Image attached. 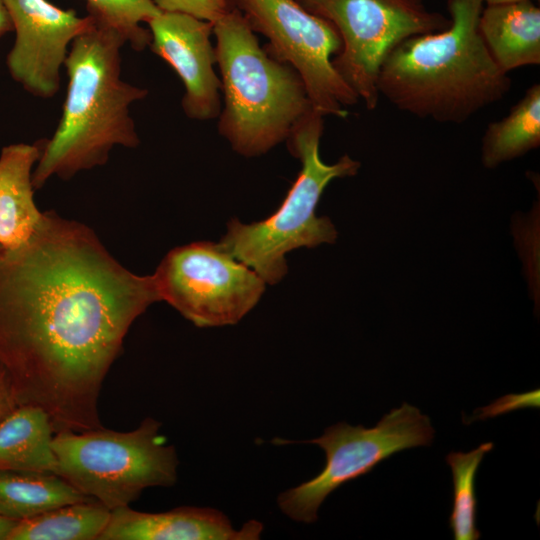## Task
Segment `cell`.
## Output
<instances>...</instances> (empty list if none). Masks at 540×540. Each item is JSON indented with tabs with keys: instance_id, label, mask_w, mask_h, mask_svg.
I'll use <instances>...</instances> for the list:
<instances>
[{
	"instance_id": "1",
	"label": "cell",
	"mask_w": 540,
	"mask_h": 540,
	"mask_svg": "<svg viewBox=\"0 0 540 540\" xmlns=\"http://www.w3.org/2000/svg\"><path fill=\"white\" fill-rule=\"evenodd\" d=\"M155 302L152 275L125 268L85 224L44 212L28 241L0 249V367L17 406L42 408L55 433L102 427L103 381Z\"/></svg>"
},
{
	"instance_id": "2",
	"label": "cell",
	"mask_w": 540,
	"mask_h": 540,
	"mask_svg": "<svg viewBox=\"0 0 540 540\" xmlns=\"http://www.w3.org/2000/svg\"><path fill=\"white\" fill-rule=\"evenodd\" d=\"M482 0H447L450 25L411 36L384 58L378 91L397 109L440 123L461 124L500 101L511 79L479 32Z\"/></svg>"
},
{
	"instance_id": "3",
	"label": "cell",
	"mask_w": 540,
	"mask_h": 540,
	"mask_svg": "<svg viewBox=\"0 0 540 540\" xmlns=\"http://www.w3.org/2000/svg\"><path fill=\"white\" fill-rule=\"evenodd\" d=\"M125 40L93 24L71 44L64 68L68 76L61 118L42 149L32 174L42 188L52 177L68 180L104 165L116 146L135 148L140 139L130 106L148 90L121 78Z\"/></svg>"
},
{
	"instance_id": "4",
	"label": "cell",
	"mask_w": 540,
	"mask_h": 540,
	"mask_svg": "<svg viewBox=\"0 0 540 540\" xmlns=\"http://www.w3.org/2000/svg\"><path fill=\"white\" fill-rule=\"evenodd\" d=\"M213 34L224 97L219 134L242 156L265 154L313 109L304 83L259 44L238 8L213 24Z\"/></svg>"
},
{
	"instance_id": "5",
	"label": "cell",
	"mask_w": 540,
	"mask_h": 540,
	"mask_svg": "<svg viewBox=\"0 0 540 540\" xmlns=\"http://www.w3.org/2000/svg\"><path fill=\"white\" fill-rule=\"evenodd\" d=\"M324 116L312 109L293 128L288 148L301 162V170L279 208L268 218L251 224L232 219L220 245L253 269L268 284L287 273L285 255L297 248L334 243L337 231L328 217L316 216L327 185L336 178L354 176L360 163L348 155L327 164L319 153Z\"/></svg>"
},
{
	"instance_id": "6",
	"label": "cell",
	"mask_w": 540,
	"mask_h": 540,
	"mask_svg": "<svg viewBox=\"0 0 540 540\" xmlns=\"http://www.w3.org/2000/svg\"><path fill=\"white\" fill-rule=\"evenodd\" d=\"M160 428V422L147 417L128 432L103 427L56 432V474L110 510L129 506L146 488L171 487L177 481L176 450Z\"/></svg>"
},
{
	"instance_id": "7",
	"label": "cell",
	"mask_w": 540,
	"mask_h": 540,
	"mask_svg": "<svg viewBox=\"0 0 540 540\" xmlns=\"http://www.w3.org/2000/svg\"><path fill=\"white\" fill-rule=\"evenodd\" d=\"M297 1L338 32L342 44L333 66L368 110L377 108L379 71L389 51L406 38L450 25V19L420 0Z\"/></svg>"
},
{
	"instance_id": "8",
	"label": "cell",
	"mask_w": 540,
	"mask_h": 540,
	"mask_svg": "<svg viewBox=\"0 0 540 540\" xmlns=\"http://www.w3.org/2000/svg\"><path fill=\"white\" fill-rule=\"evenodd\" d=\"M435 430L430 418L406 402L385 414L376 426L365 428L339 422L315 439L326 455L323 470L314 478L285 490L277 498L283 514L296 522L313 523L326 497L347 482L371 472L393 454L430 446Z\"/></svg>"
},
{
	"instance_id": "9",
	"label": "cell",
	"mask_w": 540,
	"mask_h": 540,
	"mask_svg": "<svg viewBox=\"0 0 540 540\" xmlns=\"http://www.w3.org/2000/svg\"><path fill=\"white\" fill-rule=\"evenodd\" d=\"M152 276L160 301L201 328L238 323L265 291L253 269L208 241L173 248Z\"/></svg>"
},
{
	"instance_id": "10",
	"label": "cell",
	"mask_w": 540,
	"mask_h": 540,
	"mask_svg": "<svg viewBox=\"0 0 540 540\" xmlns=\"http://www.w3.org/2000/svg\"><path fill=\"white\" fill-rule=\"evenodd\" d=\"M237 7L253 31L268 39L264 48L298 73L312 108L324 117L346 118V107L360 100L333 66L342 44L334 26L297 0H237Z\"/></svg>"
},
{
	"instance_id": "11",
	"label": "cell",
	"mask_w": 540,
	"mask_h": 540,
	"mask_svg": "<svg viewBox=\"0 0 540 540\" xmlns=\"http://www.w3.org/2000/svg\"><path fill=\"white\" fill-rule=\"evenodd\" d=\"M15 41L6 57L11 78L28 93L51 98L72 42L94 24L48 0H4Z\"/></svg>"
},
{
	"instance_id": "12",
	"label": "cell",
	"mask_w": 540,
	"mask_h": 540,
	"mask_svg": "<svg viewBox=\"0 0 540 540\" xmlns=\"http://www.w3.org/2000/svg\"><path fill=\"white\" fill-rule=\"evenodd\" d=\"M150 49L176 72L185 93L181 106L193 120L217 118L221 111V82L214 70L213 23L188 14L160 12L147 23Z\"/></svg>"
},
{
	"instance_id": "13",
	"label": "cell",
	"mask_w": 540,
	"mask_h": 540,
	"mask_svg": "<svg viewBox=\"0 0 540 540\" xmlns=\"http://www.w3.org/2000/svg\"><path fill=\"white\" fill-rule=\"evenodd\" d=\"M263 529L249 520L236 530L223 512L208 507L147 513L123 506L111 510L99 540H257Z\"/></svg>"
},
{
	"instance_id": "14",
	"label": "cell",
	"mask_w": 540,
	"mask_h": 540,
	"mask_svg": "<svg viewBox=\"0 0 540 540\" xmlns=\"http://www.w3.org/2000/svg\"><path fill=\"white\" fill-rule=\"evenodd\" d=\"M41 140L13 143L0 152V248L13 249L30 239L44 212L34 201L32 174L41 155Z\"/></svg>"
},
{
	"instance_id": "15",
	"label": "cell",
	"mask_w": 540,
	"mask_h": 540,
	"mask_svg": "<svg viewBox=\"0 0 540 540\" xmlns=\"http://www.w3.org/2000/svg\"><path fill=\"white\" fill-rule=\"evenodd\" d=\"M478 27L492 58L505 73L540 63V9L531 0L487 5Z\"/></svg>"
},
{
	"instance_id": "16",
	"label": "cell",
	"mask_w": 540,
	"mask_h": 540,
	"mask_svg": "<svg viewBox=\"0 0 540 540\" xmlns=\"http://www.w3.org/2000/svg\"><path fill=\"white\" fill-rule=\"evenodd\" d=\"M54 428L38 406H16L0 423V470L55 473Z\"/></svg>"
},
{
	"instance_id": "17",
	"label": "cell",
	"mask_w": 540,
	"mask_h": 540,
	"mask_svg": "<svg viewBox=\"0 0 540 540\" xmlns=\"http://www.w3.org/2000/svg\"><path fill=\"white\" fill-rule=\"evenodd\" d=\"M93 500L55 473L0 470V515L24 520L52 508Z\"/></svg>"
},
{
	"instance_id": "18",
	"label": "cell",
	"mask_w": 540,
	"mask_h": 540,
	"mask_svg": "<svg viewBox=\"0 0 540 540\" xmlns=\"http://www.w3.org/2000/svg\"><path fill=\"white\" fill-rule=\"evenodd\" d=\"M540 145V84L534 83L508 115L487 125L482 138V162L494 168Z\"/></svg>"
},
{
	"instance_id": "19",
	"label": "cell",
	"mask_w": 540,
	"mask_h": 540,
	"mask_svg": "<svg viewBox=\"0 0 540 540\" xmlns=\"http://www.w3.org/2000/svg\"><path fill=\"white\" fill-rule=\"evenodd\" d=\"M110 514L95 500L66 504L17 521L7 540H99Z\"/></svg>"
},
{
	"instance_id": "20",
	"label": "cell",
	"mask_w": 540,
	"mask_h": 540,
	"mask_svg": "<svg viewBox=\"0 0 540 540\" xmlns=\"http://www.w3.org/2000/svg\"><path fill=\"white\" fill-rule=\"evenodd\" d=\"M493 446L492 442H486L470 452H450L446 456L453 477V507L449 526L455 540H478L481 537L476 527L475 479L484 455Z\"/></svg>"
},
{
	"instance_id": "21",
	"label": "cell",
	"mask_w": 540,
	"mask_h": 540,
	"mask_svg": "<svg viewBox=\"0 0 540 540\" xmlns=\"http://www.w3.org/2000/svg\"><path fill=\"white\" fill-rule=\"evenodd\" d=\"M88 16L94 24L120 35L134 50L149 46L151 34L147 23L161 11L151 0H86Z\"/></svg>"
},
{
	"instance_id": "22",
	"label": "cell",
	"mask_w": 540,
	"mask_h": 540,
	"mask_svg": "<svg viewBox=\"0 0 540 540\" xmlns=\"http://www.w3.org/2000/svg\"><path fill=\"white\" fill-rule=\"evenodd\" d=\"M161 12L184 13L215 23L238 8L237 0H151Z\"/></svg>"
},
{
	"instance_id": "23",
	"label": "cell",
	"mask_w": 540,
	"mask_h": 540,
	"mask_svg": "<svg viewBox=\"0 0 540 540\" xmlns=\"http://www.w3.org/2000/svg\"><path fill=\"white\" fill-rule=\"evenodd\" d=\"M539 406V390H534L523 395H508L495 401L489 407L482 409V416L494 417L496 413L507 412L525 406Z\"/></svg>"
},
{
	"instance_id": "24",
	"label": "cell",
	"mask_w": 540,
	"mask_h": 540,
	"mask_svg": "<svg viewBox=\"0 0 540 540\" xmlns=\"http://www.w3.org/2000/svg\"><path fill=\"white\" fill-rule=\"evenodd\" d=\"M16 406L7 377L0 367V423Z\"/></svg>"
},
{
	"instance_id": "25",
	"label": "cell",
	"mask_w": 540,
	"mask_h": 540,
	"mask_svg": "<svg viewBox=\"0 0 540 540\" xmlns=\"http://www.w3.org/2000/svg\"><path fill=\"white\" fill-rule=\"evenodd\" d=\"M10 31H13L12 22L4 0H0V39Z\"/></svg>"
},
{
	"instance_id": "26",
	"label": "cell",
	"mask_w": 540,
	"mask_h": 540,
	"mask_svg": "<svg viewBox=\"0 0 540 540\" xmlns=\"http://www.w3.org/2000/svg\"><path fill=\"white\" fill-rule=\"evenodd\" d=\"M17 521L0 515V540H7Z\"/></svg>"
},
{
	"instance_id": "27",
	"label": "cell",
	"mask_w": 540,
	"mask_h": 540,
	"mask_svg": "<svg viewBox=\"0 0 540 540\" xmlns=\"http://www.w3.org/2000/svg\"><path fill=\"white\" fill-rule=\"evenodd\" d=\"M520 1H526V0H482V2L486 3L487 5L506 4V3L520 2Z\"/></svg>"
},
{
	"instance_id": "28",
	"label": "cell",
	"mask_w": 540,
	"mask_h": 540,
	"mask_svg": "<svg viewBox=\"0 0 540 540\" xmlns=\"http://www.w3.org/2000/svg\"><path fill=\"white\" fill-rule=\"evenodd\" d=\"M420 1H423V0H420Z\"/></svg>"
},
{
	"instance_id": "29",
	"label": "cell",
	"mask_w": 540,
	"mask_h": 540,
	"mask_svg": "<svg viewBox=\"0 0 540 540\" xmlns=\"http://www.w3.org/2000/svg\"><path fill=\"white\" fill-rule=\"evenodd\" d=\"M1 249V248H0Z\"/></svg>"
}]
</instances>
